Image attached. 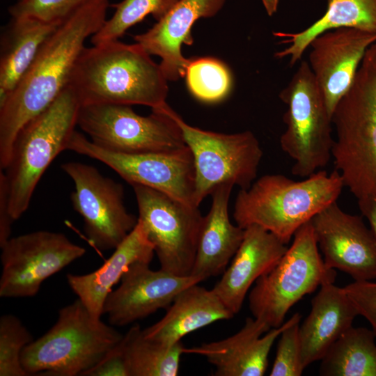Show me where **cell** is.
Segmentation results:
<instances>
[{
    "instance_id": "12",
    "label": "cell",
    "mask_w": 376,
    "mask_h": 376,
    "mask_svg": "<svg viewBox=\"0 0 376 376\" xmlns=\"http://www.w3.org/2000/svg\"><path fill=\"white\" fill-rule=\"evenodd\" d=\"M67 150L104 163L131 185L148 187L195 206V168L187 146L166 152L120 153L95 145L75 130Z\"/></svg>"
},
{
    "instance_id": "16",
    "label": "cell",
    "mask_w": 376,
    "mask_h": 376,
    "mask_svg": "<svg viewBox=\"0 0 376 376\" xmlns=\"http://www.w3.org/2000/svg\"><path fill=\"white\" fill-rule=\"evenodd\" d=\"M150 263H133L120 285L107 296L103 314L112 326L123 327L168 308L187 287L202 281L194 276H178L162 269L152 270Z\"/></svg>"
},
{
    "instance_id": "15",
    "label": "cell",
    "mask_w": 376,
    "mask_h": 376,
    "mask_svg": "<svg viewBox=\"0 0 376 376\" xmlns=\"http://www.w3.org/2000/svg\"><path fill=\"white\" fill-rule=\"evenodd\" d=\"M311 222L327 268L357 281L376 279V240L360 217L344 212L336 201Z\"/></svg>"
},
{
    "instance_id": "11",
    "label": "cell",
    "mask_w": 376,
    "mask_h": 376,
    "mask_svg": "<svg viewBox=\"0 0 376 376\" xmlns=\"http://www.w3.org/2000/svg\"><path fill=\"white\" fill-rule=\"evenodd\" d=\"M132 187L138 220L154 246L160 269L178 276L191 275L203 217L198 207L148 187Z\"/></svg>"
},
{
    "instance_id": "34",
    "label": "cell",
    "mask_w": 376,
    "mask_h": 376,
    "mask_svg": "<svg viewBox=\"0 0 376 376\" xmlns=\"http://www.w3.org/2000/svg\"><path fill=\"white\" fill-rule=\"evenodd\" d=\"M343 288L359 315L369 322L376 336V283L370 281H354Z\"/></svg>"
},
{
    "instance_id": "38",
    "label": "cell",
    "mask_w": 376,
    "mask_h": 376,
    "mask_svg": "<svg viewBox=\"0 0 376 376\" xmlns=\"http://www.w3.org/2000/svg\"><path fill=\"white\" fill-rule=\"evenodd\" d=\"M263 6L269 16H272L276 13L279 0H261Z\"/></svg>"
},
{
    "instance_id": "39",
    "label": "cell",
    "mask_w": 376,
    "mask_h": 376,
    "mask_svg": "<svg viewBox=\"0 0 376 376\" xmlns=\"http://www.w3.org/2000/svg\"><path fill=\"white\" fill-rule=\"evenodd\" d=\"M17 1H18V0H17Z\"/></svg>"
},
{
    "instance_id": "17",
    "label": "cell",
    "mask_w": 376,
    "mask_h": 376,
    "mask_svg": "<svg viewBox=\"0 0 376 376\" xmlns=\"http://www.w3.org/2000/svg\"><path fill=\"white\" fill-rule=\"evenodd\" d=\"M374 43L376 33L351 28L329 30L311 40L308 63L331 117Z\"/></svg>"
},
{
    "instance_id": "10",
    "label": "cell",
    "mask_w": 376,
    "mask_h": 376,
    "mask_svg": "<svg viewBox=\"0 0 376 376\" xmlns=\"http://www.w3.org/2000/svg\"><path fill=\"white\" fill-rule=\"evenodd\" d=\"M164 105L146 116L130 105L81 106L77 125L96 146L126 154L166 152L186 146L181 130Z\"/></svg>"
},
{
    "instance_id": "32",
    "label": "cell",
    "mask_w": 376,
    "mask_h": 376,
    "mask_svg": "<svg viewBox=\"0 0 376 376\" xmlns=\"http://www.w3.org/2000/svg\"><path fill=\"white\" fill-rule=\"evenodd\" d=\"M301 315L293 314L290 323L280 335L270 376H300L305 369L302 364L299 335Z\"/></svg>"
},
{
    "instance_id": "3",
    "label": "cell",
    "mask_w": 376,
    "mask_h": 376,
    "mask_svg": "<svg viewBox=\"0 0 376 376\" xmlns=\"http://www.w3.org/2000/svg\"><path fill=\"white\" fill-rule=\"evenodd\" d=\"M344 184L336 170H320L303 180L281 174L265 175L240 189L233 218L242 228L257 225L288 244L296 231L336 202Z\"/></svg>"
},
{
    "instance_id": "28",
    "label": "cell",
    "mask_w": 376,
    "mask_h": 376,
    "mask_svg": "<svg viewBox=\"0 0 376 376\" xmlns=\"http://www.w3.org/2000/svg\"><path fill=\"white\" fill-rule=\"evenodd\" d=\"M122 344L129 376L178 375L181 355L185 353L182 341L167 346L149 339L136 324L123 335Z\"/></svg>"
},
{
    "instance_id": "8",
    "label": "cell",
    "mask_w": 376,
    "mask_h": 376,
    "mask_svg": "<svg viewBox=\"0 0 376 376\" xmlns=\"http://www.w3.org/2000/svg\"><path fill=\"white\" fill-rule=\"evenodd\" d=\"M280 99L287 106L281 148L294 162L292 173L306 178L331 159L332 117L307 61L301 62Z\"/></svg>"
},
{
    "instance_id": "26",
    "label": "cell",
    "mask_w": 376,
    "mask_h": 376,
    "mask_svg": "<svg viewBox=\"0 0 376 376\" xmlns=\"http://www.w3.org/2000/svg\"><path fill=\"white\" fill-rule=\"evenodd\" d=\"M327 8L319 19L296 33L276 32L288 45L276 53L277 58L289 57L290 64L301 59L311 40L319 34L338 28H351L376 33V0H327Z\"/></svg>"
},
{
    "instance_id": "33",
    "label": "cell",
    "mask_w": 376,
    "mask_h": 376,
    "mask_svg": "<svg viewBox=\"0 0 376 376\" xmlns=\"http://www.w3.org/2000/svg\"><path fill=\"white\" fill-rule=\"evenodd\" d=\"M90 0H18L8 8L13 18L61 22Z\"/></svg>"
},
{
    "instance_id": "31",
    "label": "cell",
    "mask_w": 376,
    "mask_h": 376,
    "mask_svg": "<svg viewBox=\"0 0 376 376\" xmlns=\"http://www.w3.org/2000/svg\"><path fill=\"white\" fill-rule=\"evenodd\" d=\"M33 340L22 321L12 314L0 318V376H28L21 362L24 348Z\"/></svg>"
},
{
    "instance_id": "29",
    "label": "cell",
    "mask_w": 376,
    "mask_h": 376,
    "mask_svg": "<svg viewBox=\"0 0 376 376\" xmlns=\"http://www.w3.org/2000/svg\"><path fill=\"white\" fill-rule=\"evenodd\" d=\"M179 0H122L111 5L115 9L101 28L91 38L93 45L118 40L132 26L151 15L162 19Z\"/></svg>"
},
{
    "instance_id": "4",
    "label": "cell",
    "mask_w": 376,
    "mask_h": 376,
    "mask_svg": "<svg viewBox=\"0 0 376 376\" xmlns=\"http://www.w3.org/2000/svg\"><path fill=\"white\" fill-rule=\"evenodd\" d=\"M332 123L331 158L344 187L357 200L376 199V43L367 49Z\"/></svg>"
},
{
    "instance_id": "5",
    "label": "cell",
    "mask_w": 376,
    "mask_h": 376,
    "mask_svg": "<svg viewBox=\"0 0 376 376\" xmlns=\"http://www.w3.org/2000/svg\"><path fill=\"white\" fill-rule=\"evenodd\" d=\"M81 103L67 86L59 96L19 131L4 173L10 212L15 221L28 209L43 173L62 151L77 125Z\"/></svg>"
},
{
    "instance_id": "35",
    "label": "cell",
    "mask_w": 376,
    "mask_h": 376,
    "mask_svg": "<svg viewBox=\"0 0 376 376\" xmlns=\"http://www.w3.org/2000/svg\"><path fill=\"white\" fill-rule=\"evenodd\" d=\"M121 340L81 376H129Z\"/></svg>"
},
{
    "instance_id": "20",
    "label": "cell",
    "mask_w": 376,
    "mask_h": 376,
    "mask_svg": "<svg viewBox=\"0 0 376 376\" xmlns=\"http://www.w3.org/2000/svg\"><path fill=\"white\" fill-rule=\"evenodd\" d=\"M288 248L263 228L247 226L230 265L212 289L231 313H238L251 286L278 263Z\"/></svg>"
},
{
    "instance_id": "23",
    "label": "cell",
    "mask_w": 376,
    "mask_h": 376,
    "mask_svg": "<svg viewBox=\"0 0 376 376\" xmlns=\"http://www.w3.org/2000/svg\"><path fill=\"white\" fill-rule=\"evenodd\" d=\"M154 253V246L138 220L133 230L101 267L86 274H68V285L92 317L99 320L103 315L105 300L114 285L120 281L133 263H151Z\"/></svg>"
},
{
    "instance_id": "19",
    "label": "cell",
    "mask_w": 376,
    "mask_h": 376,
    "mask_svg": "<svg viewBox=\"0 0 376 376\" xmlns=\"http://www.w3.org/2000/svg\"><path fill=\"white\" fill-rule=\"evenodd\" d=\"M291 318L280 327L271 328L256 318H246L235 334L200 346L185 347V353L203 356L215 367L216 376H263L268 366L270 350Z\"/></svg>"
},
{
    "instance_id": "14",
    "label": "cell",
    "mask_w": 376,
    "mask_h": 376,
    "mask_svg": "<svg viewBox=\"0 0 376 376\" xmlns=\"http://www.w3.org/2000/svg\"><path fill=\"white\" fill-rule=\"evenodd\" d=\"M1 249L0 297H29L44 281L86 253L61 233L34 231L9 238Z\"/></svg>"
},
{
    "instance_id": "21",
    "label": "cell",
    "mask_w": 376,
    "mask_h": 376,
    "mask_svg": "<svg viewBox=\"0 0 376 376\" xmlns=\"http://www.w3.org/2000/svg\"><path fill=\"white\" fill-rule=\"evenodd\" d=\"M359 315L343 288L326 282L311 301V309L299 325L301 360L304 368L321 360Z\"/></svg>"
},
{
    "instance_id": "37",
    "label": "cell",
    "mask_w": 376,
    "mask_h": 376,
    "mask_svg": "<svg viewBox=\"0 0 376 376\" xmlns=\"http://www.w3.org/2000/svg\"><path fill=\"white\" fill-rule=\"evenodd\" d=\"M362 214L368 219L370 230L376 240V199L364 198L357 200Z\"/></svg>"
},
{
    "instance_id": "25",
    "label": "cell",
    "mask_w": 376,
    "mask_h": 376,
    "mask_svg": "<svg viewBox=\"0 0 376 376\" xmlns=\"http://www.w3.org/2000/svg\"><path fill=\"white\" fill-rule=\"evenodd\" d=\"M61 23L31 17H11L1 37L0 104L15 88L42 46Z\"/></svg>"
},
{
    "instance_id": "6",
    "label": "cell",
    "mask_w": 376,
    "mask_h": 376,
    "mask_svg": "<svg viewBox=\"0 0 376 376\" xmlns=\"http://www.w3.org/2000/svg\"><path fill=\"white\" fill-rule=\"evenodd\" d=\"M123 336L112 325L93 318L77 298L59 310L47 333L24 348L22 365L29 375H82Z\"/></svg>"
},
{
    "instance_id": "36",
    "label": "cell",
    "mask_w": 376,
    "mask_h": 376,
    "mask_svg": "<svg viewBox=\"0 0 376 376\" xmlns=\"http://www.w3.org/2000/svg\"><path fill=\"white\" fill-rule=\"evenodd\" d=\"M15 220L10 212L8 185L4 173L0 171V246L10 238L11 226Z\"/></svg>"
},
{
    "instance_id": "2",
    "label": "cell",
    "mask_w": 376,
    "mask_h": 376,
    "mask_svg": "<svg viewBox=\"0 0 376 376\" xmlns=\"http://www.w3.org/2000/svg\"><path fill=\"white\" fill-rule=\"evenodd\" d=\"M167 82L159 64L140 45L118 40L85 47L68 86L81 106L139 104L155 109L166 103Z\"/></svg>"
},
{
    "instance_id": "22",
    "label": "cell",
    "mask_w": 376,
    "mask_h": 376,
    "mask_svg": "<svg viewBox=\"0 0 376 376\" xmlns=\"http://www.w3.org/2000/svg\"><path fill=\"white\" fill-rule=\"evenodd\" d=\"M234 185H219L211 194V207L203 220L191 275L202 281L222 274L237 251L244 229L230 220L228 203Z\"/></svg>"
},
{
    "instance_id": "27",
    "label": "cell",
    "mask_w": 376,
    "mask_h": 376,
    "mask_svg": "<svg viewBox=\"0 0 376 376\" xmlns=\"http://www.w3.org/2000/svg\"><path fill=\"white\" fill-rule=\"evenodd\" d=\"M376 336L372 329L352 326L321 359L322 376H376Z\"/></svg>"
},
{
    "instance_id": "7",
    "label": "cell",
    "mask_w": 376,
    "mask_h": 376,
    "mask_svg": "<svg viewBox=\"0 0 376 376\" xmlns=\"http://www.w3.org/2000/svg\"><path fill=\"white\" fill-rule=\"evenodd\" d=\"M336 276V270L324 263L310 221L296 231L278 263L256 280L249 295V309L271 328L279 327L294 304Z\"/></svg>"
},
{
    "instance_id": "13",
    "label": "cell",
    "mask_w": 376,
    "mask_h": 376,
    "mask_svg": "<svg viewBox=\"0 0 376 376\" xmlns=\"http://www.w3.org/2000/svg\"><path fill=\"white\" fill-rule=\"evenodd\" d=\"M61 167L74 183L72 204L88 241L101 251L116 248L138 222L125 206L123 185L92 165L69 162Z\"/></svg>"
},
{
    "instance_id": "1",
    "label": "cell",
    "mask_w": 376,
    "mask_h": 376,
    "mask_svg": "<svg viewBox=\"0 0 376 376\" xmlns=\"http://www.w3.org/2000/svg\"><path fill=\"white\" fill-rule=\"evenodd\" d=\"M109 0H90L57 27L6 100L0 104V168L4 169L22 128L68 86L85 42L103 25Z\"/></svg>"
},
{
    "instance_id": "24",
    "label": "cell",
    "mask_w": 376,
    "mask_h": 376,
    "mask_svg": "<svg viewBox=\"0 0 376 376\" xmlns=\"http://www.w3.org/2000/svg\"><path fill=\"white\" fill-rule=\"evenodd\" d=\"M191 285L175 298L164 317L143 329L145 337L167 346L181 341L186 335L217 321L235 315L223 304L212 289Z\"/></svg>"
},
{
    "instance_id": "18",
    "label": "cell",
    "mask_w": 376,
    "mask_h": 376,
    "mask_svg": "<svg viewBox=\"0 0 376 376\" xmlns=\"http://www.w3.org/2000/svg\"><path fill=\"white\" fill-rule=\"evenodd\" d=\"M226 0H179L148 31L134 36L150 55L161 58L159 65L168 81L185 76L189 59L182 52V45L194 42L191 29L201 18L216 15Z\"/></svg>"
},
{
    "instance_id": "30",
    "label": "cell",
    "mask_w": 376,
    "mask_h": 376,
    "mask_svg": "<svg viewBox=\"0 0 376 376\" xmlns=\"http://www.w3.org/2000/svg\"><path fill=\"white\" fill-rule=\"evenodd\" d=\"M185 77L192 95L205 102L221 101L228 95L233 86L229 68L212 57L189 59Z\"/></svg>"
},
{
    "instance_id": "9",
    "label": "cell",
    "mask_w": 376,
    "mask_h": 376,
    "mask_svg": "<svg viewBox=\"0 0 376 376\" xmlns=\"http://www.w3.org/2000/svg\"><path fill=\"white\" fill-rule=\"evenodd\" d=\"M165 109L193 156L195 206L199 207L221 184L230 182L245 189L256 180L263 153L252 132L224 134L202 130L187 123L168 104Z\"/></svg>"
}]
</instances>
